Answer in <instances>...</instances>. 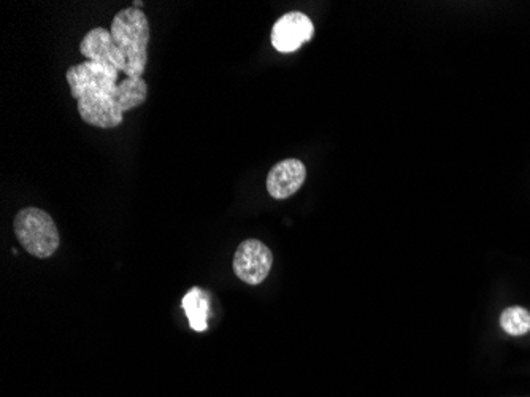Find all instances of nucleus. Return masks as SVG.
<instances>
[{"instance_id": "obj_10", "label": "nucleus", "mask_w": 530, "mask_h": 397, "mask_svg": "<svg viewBox=\"0 0 530 397\" xmlns=\"http://www.w3.org/2000/svg\"><path fill=\"white\" fill-rule=\"evenodd\" d=\"M146 97H148V85L143 78H126L118 85L116 102L123 113L140 107L146 101Z\"/></svg>"}, {"instance_id": "obj_2", "label": "nucleus", "mask_w": 530, "mask_h": 397, "mask_svg": "<svg viewBox=\"0 0 530 397\" xmlns=\"http://www.w3.org/2000/svg\"><path fill=\"white\" fill-rule=\"evenodd\" d=\"M13 228L21 247L35 258H50L61 243L58 226L53 218L35 207L20 210L13 221Z\"/></svg>"}, {"instance_id": "obj_8", "label": "nucleus", "mask_w": 530, "mask_h": 397, "mask_svg": "<svg viewBox=\"0 0 530 397\" xmlns=\"http://www.w3.org/2000/svg\"><path fill=\"white\" fill-rule=\"evenodd\" d=\"M307 167L300 159H285L273 166L267 175V191L277 201L289 199L304 186Z\"/></svg>"}, {"instance_id": "obj_4", "label": "nucleus", "mask_w": 530, "mask_h": 397, "mask_svg": "<svg viewBox=\"0 0 530 397\" xmlns=\"http://www.w3.org/2000/svg\"><path fill=\"white\" fill-rule=\"evenodd\" d=\"M273 255L269 247L256 239L240 243L234 255V272L242 282L248 285H261L269 277Z\"/></svg>"}, {"instance_id": "obj_1", "label": "nucleus", "mask_w": 530, "mask_h": 397, "mask_svg": "<svg viewBox=\"0 0 530 397\" xmlns=\"http://www.w3.org/2000/svg\"><path fill=\"white\" fill-rule=\"evenodd\" d=\"M110 34L116 47L126 56V78H142L151 39L150 23L145 13L135 7L124 8L113 18Z\"/></svg>"}, {"instance_id": "obj_6", "label": "nucleus", "mask_w": 530, "mask_h": 397, "mask_svg": "<svg viewBox=\"0 0 530 397\" xmlns=\"http://www.w3.org/2000/svg\"><path fill=\"white\" fill-rule=\"evenodd\" d=\"M118 70L108 69L100 66L97 62L85 61L78 66L69 67L66 74L67 83L70 86V93L77 96L81 89L97 88L104 93H118Z\"/></svg>"}, {"instance_id": "obj_5", "label": "nucleus", "mask_w": 530, "mask_h": 397, "mask_svg": "<svg viewBox=\"0 0 530 397\" xmlns=\"http://www.w3.org/2000/svg\"><path fill=\"white\" fill-rule=\"evenodd\" d=\"M315 35V26L307 15L289 12L272 29V45L280 53H294Z\"/></svg>"}, {"instance_id": "obj_3", "label": "nucleus", "mask_w": 530, "mask_h": 397, "mask_svg": "<svg viewBox=\"0 0 530 397\" xmlns=\"http://www.w3.org/2000/svg\"><path fill=\"white\" fill-rule=\"evenodd\" d=\"M78 113L89 126L100 129H113L121 126L124 113L116 102V96L104 93L97 88L81 89L77 96Z\"/></svg>"}, {"instance_id": "obj_9", "label": "nucleus", "mask_w": 530, "mask_h": 397, "mask_svg": "<svg viewBox=\"0 0 530 397\" xmlns=\"http://www.w3.org/2000/svg\"><path fill=\"white\" fill-rule=\"evenodd\" d=\"M183 310L189 320V326L196 332L207 331L208 317H210V299L204 290L194 286L193 290L188 291L181 301Z\"/></svg>"}, {"instance_id": "obj_12", "label": "nucleus", "mask_w": 530, "mask_h": 397, "mask_svg": "<svg viewBox=\"0 0 530 397\" xmlns=\"http://www.w3.org/2000/svg\"><path fill=\"white\" fill-rule=\"evenodd\" d=\"M132 5H134L135 8H139L140 10V8L143 7V2H137V0H135L134 4Z\"/></svg>"}, {"instance_id": "obj_7", "label": "nucleus", "mask_w": 530, "mask_h": 397, "mask_svg": "<svg viewBox=\"0 0 530 397\" xmlns=\"http://www.w3.org/2000/svg\"><path fill=\"white\" fill-rule=\"evenodd\" d=\"M80 53L85 56L86 61L97 62L100 66L126 74V56L116 47L112 34L104 27H96L85 35V39L80 43Z\"/></svg>"}, {"instance_id": "obj_11", "label": "nucleus", "mask_w": 530, "mask_h": 397, "mask_svg": "<svg viewBox=\"0 0 530 397\" xmlns=\"http://www.w3.org/2000/svg\"><path fill=\"white\" fill-rule=\"evenodd\" d=\"M500 326L510 336H524L530 331V313L523 307H508L500 315Z\"/></svg>"}]
</instances>
